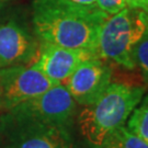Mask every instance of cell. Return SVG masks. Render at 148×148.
Segmentation results:
<instances>
[{"label": "cell", "instance_id": "1", "mask_svg": "<svg viewBox=\"0 0 148 148\" xmlns=\"http://www.w3.org/2000/svg\"><path fill=\"white\" fill-rule=\"evenodd\" d=\"M108 14L97 5H81L70 0H34L31 24L40 42L97 54L99 31Z\"/></svg>", "mask_w": 148, "mask_h": 148}, {"label": "cell", "instance_id": "2", "mask_svg": "<svg viewBox=\"0 0 148 148\" xmlns=\"http://www.w3.org/2000/svg\"><path fill=\"white\" fill-rule=\"evenodd\" d=\"M146 93V87L113 81L91 104L77 112L78 131L90 148H103L113 133L124 126Z\"/></svg>", "mask_w": 148, "mask_h": 148}, {"label": "cell", "instance_id": "3", "mask_svg": "<svg viewBox=\"0 0 148 148\" xmlns=\"http://www.w3.org/2000/svg\"><path fill=\"white\" fill-rule=\"evenodd\" d=\"M147 24V14L140 9L126 7L109 16L99 31L97 55L106 63L117 65L123 69H136L133 60V48Z\"/></svg>", "mask_w": 148, "mask_h": 148}, {"label": "cell", "instance_id": "4", "mask_svg": "<svg viewBox=\"0 0 148 148\" xmlns=\"http://www.w3.org/2000/svg\"><path fill=\"white\" fill-rule=\"evenodd\" d=\"M0 148H77L73 126L48 125L0 115Z\"/></svg>", "mask_w": 148, "mask_h": 148}, {"label": "cell", "instance_id": "5", "mask_svg": "<svg viewBox=\"0 0 148 148\" xmlns=\"http://www.w3.org/2000/svg\"><path fill=\"white\" fill-rule=\"evenodd\" d=\"M38 46L31 18L5 2L0 3V68L31 65L36 58Z\"/></svg>", "mask_w": 148, "mask_h": 148}, {"label": "cell", "instance_id": "6", "mask_svg": "<svg viewBox=\"0 0 148 148\" xmlns=\"http://www.w3.org/2000/svg\"><path fill=\"white\" fill-rule=\"evenodd\" d=\"M78 104L63 84L56 85L42 95L14 106L8 114L11 116L48 125L74 126Z\"/></svg>", "mask_w": 148, "mask_h": 148}, {"label": "cell", "instance_id": "7", "mask_svg": "<svg viewBox=\"0 0 148 148\" xmlns=\"http://www.w3.org/2000/svg\"><path fill=\"white\" fill-rule=\"evenodd\" d=\"M59 84L48 78L33 65H14L0 68V110L9 111Z\"/></svg>", "mask_w": 148, "mask_h": 148}, {"label": "cell", "instance_id": "8", "mask_svg": "<svg viewBox=\"0 0 148 148\" xmlns=\"http://www.w3.org/2000/svg\"><path fill=\"white\" fill-rule=\"evenodd\" d=\"M113 80L110 64L98 56L81 63L64 82L75 102L80 106L91 104L100 97Z\"/></svg>", "mask_w": 148, "mask_h": 148}, {"label": "cell", "instance_id": "9", "mask_svg": "<svg viewBox=\"0 0 148 148\" xmlns=\"http://www.w3.org/2000/svg\"><path fill=\"white\" fill-rule=\"evenodd\" d=\"M98 56L93 52L40 42L36 58L31 64L48 78L64 82L81 63ZM99 57V56H98Z\"/></svg>", "mask_w": 148, "mask_h": 148}, {"label": "cell", "instance_id": "10", "mask_svg": "<svg viewBox=\"0 0 148 148\" xmlns=\"http://www.w3.org/2000/svg\"><path fill=\"white\" fill-rule=\"evenodd\" d=\"M126 127L133 134L148 143V93L133 110L126 121Z\"/></svg>", "mask_w": 148, "mask_h": 148}, {"label": "cell", "instance_id": "11", "mask_svg": "<svg viewBox=\"0 0 148 148\" xmlns=\"http://www.w3.org/2000/svg\"><path fill=\"white\" fill-rule=\"evenodd\" d=\"M106 146L111 148H148V143L128 131L124 125L113 133Z\"/></svg>", "mask_w": 148, "mask_h": 148}, {"label": "cell", "instance_id": "12", "mask_svg": "<svg viewBox=\"0 0 148 148\" xmlns=\"http://www.w3.org/2000/svg\"><path fill=\"white\" fill-rule=\"evenodd\" d=\"M133 60L135 67L140 70L143 79L148 84V24L133 48Z\"/></svg>", "mask_w": 148, "mask_h": 148}, {"label": "cell", "instance_id": "13", "mask_svg": "<svg viewBox=\"0 0 148 148\" xmlns=\"http://www.w3.org/2000/svg\"><path fill=\"white\" fill-rule=\"evenodd\" d=\"M97 7L108 16L115 14L127 7L126 0H97Z\"/></svg>", "mask_w": 148, "mask_h": 148}, {"label": "cell", "instance_id": "14", "mask_svg": "<svg viewBox=\"0 0 148 148\" xmlns=\"http://www.w3.org/2000/svg\"><path fill=\"white\" fill-rule=\"evenodd\" d=\"M126 3L128 8L140 9V10L145 11L148 5V0H126Z\"/></svg>", "mask_w": 148, "mask_h": 148}, {"label": "cell", "instance_id": "15", "mask_svg": "<svg viewBox=\"0 0 148 148\" xmlns=\"http://www.w3.org/2000/svg\"><path fill=\"white\" fill-rule=\"evenodd\" d=\"M70 1L81 5H89V7L97 5V0H70Z\"/></svg>", "mask_w": 148, "mask_h": 148}, {"label": "cell", "instance_id": "16", "mask_svg": "<svg viewBox=\"0 0 148 148\" xmlns=\"http://www.w3.org/2000/svg\"><path fill=\"white\" fill-rule=\"evenodd\" d=\"M8 1H10V0H0V3H5V2H8Z\"/></svg>", "mask_w": 148, "mask_h": 148}, {"label": "cell", "instance_id": "17", "mask_svg": "<svg viewBox=\"0 0 148 148\" xmlns=\"http://www.w3.org/2000/svg\"><path fill=\"white\" fill-rule=\"evenodd\" d=\"M145 13H146L148 16V5H147V7H146V9H145Z\"/></svg>", "mask_w": 148, "mask_h": 148}, {"label": "cell", "instance_id": "18", "mask_svg": "<svg viewBox=\"0 0 148 148\" xmlns=\"http://www.w3.org/2000/svg\"><path fill=\"white\" fill-rule=\"evenodd\" d=\"M103 148H111V147H109V146H104Z\"/></svg>", "mask_w": 148, "mask_h": 148}]
</instances>
